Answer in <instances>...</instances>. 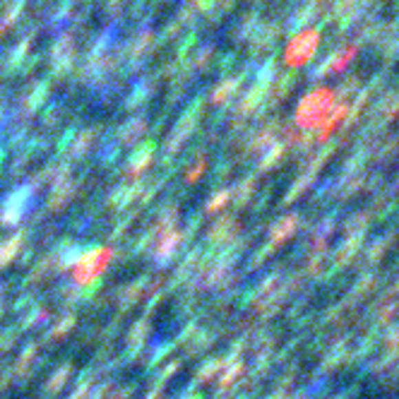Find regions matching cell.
<instances>
[{"label":"cell","mask_w":399,"mask_h":399,"mask_svg":"<svg viewBox=\"0 0 399 399\" xmlns=\"http://www.w3.org/2000/svg\"><path fill=\"white\" fill-rule=\"evenodd\" d=\"M332 91L330 89H318L313 91V94L308 96V99L303 101V109H301V120L303 123H315V120H320L325 114H327V109L332 106Z\"/></svg>","instance_id":"1"},{"label":"cell","mask_w":399,"mask_h":399,"mask_svg":"<svg viewBox=\"0 0 399 399\" xmlns=\"http://www.w3.org/2000/svg\"><path fill=\"white\" fill-rule=\"evenodd\" d=\"M320 36L318 32H305L301 34L299 39H296L294 43H291L289 48V63H305L310 56H313L315 46H318Z\"/></svg>","instance_id":"2"}]
</instances>
